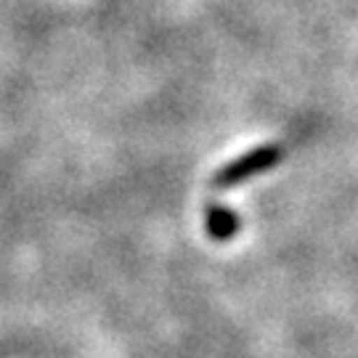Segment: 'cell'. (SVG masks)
Returning a JSON list of instances; mask_svg holds the SVG:
<instances>
[{
    "mask_svg": "<svg viewBox=\"0 0 358 358\" xmlns=\"http://www.w3.org/2000/svg\"><path fill=\"white\" fill-rule=\"evenodd\" d=\"M284 159V149L279 143H266V146H257L252 152L236 157L234 162L223 165L215 176L217 189H231V186H239L244 180L255 178L260 173L271 170L273 165H279Z\"/></svg>",
    "mask_w": 358,
    "mask_h": 358,
    "instance_id": "1",
    "label": "cell"
},
{
    "mask_svg": "<svg viewBox=\"0 0 358 358\" xmlns=\"http://www.w3.org/2000/svg\"><path fill=\"white\" fill-rule=\"evenodd\" d=\"M205 229L210 239H215V242H229V239H234V236L239 234L242 220H239V215H236L234 210H229V207L210 205L205 213Z\"/></svg>",
    "mask_w": 358,
    "mask_h": 358,
    "instance_id": "2",
    "label": "cell"
}]
</instances>
